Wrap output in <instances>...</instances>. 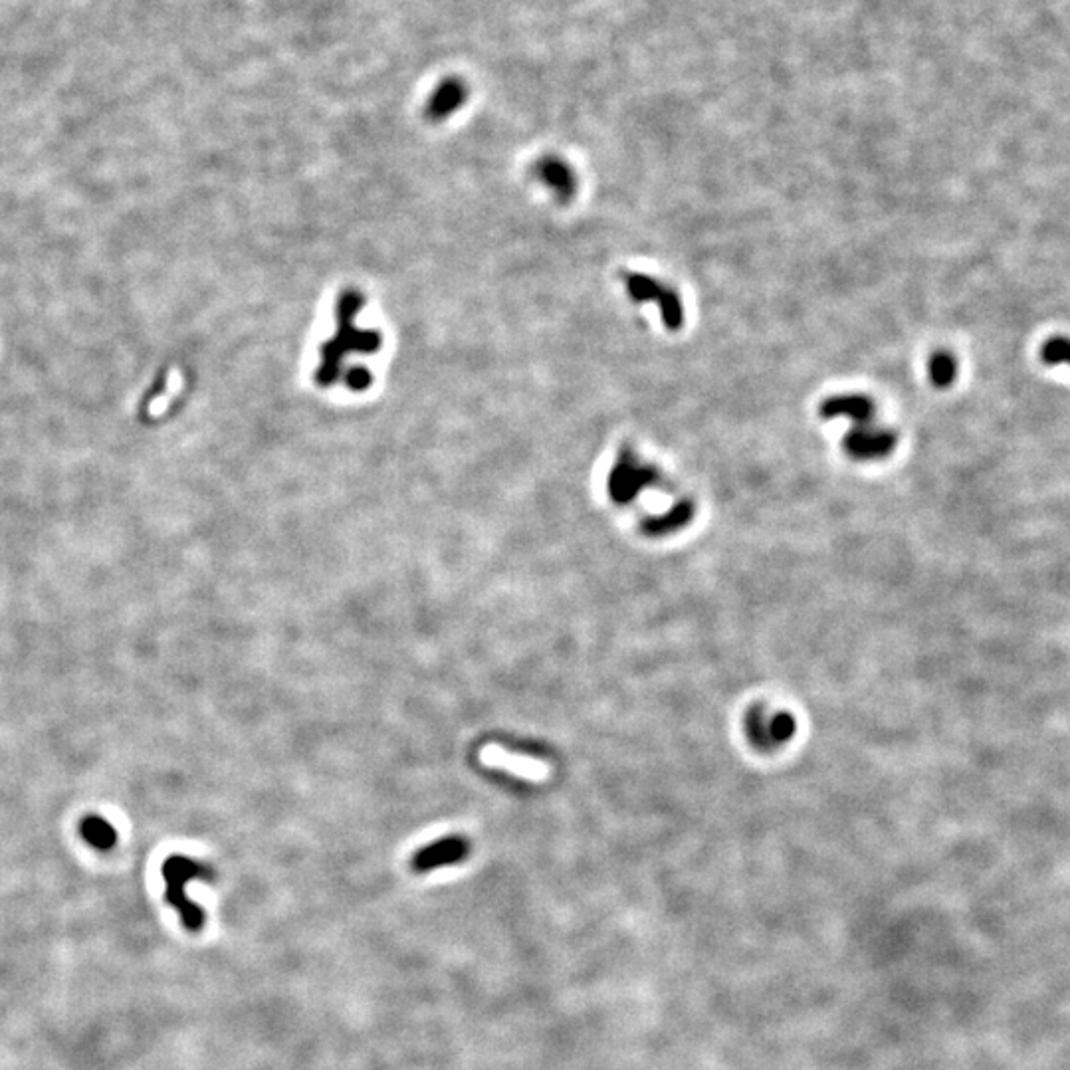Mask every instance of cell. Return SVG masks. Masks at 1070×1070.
<instances>
[{
	"label": "cell",
	"mask_w": 1070,
	"mask_h": 1070,
	"mask_svg": "<svg viewBox=\"0 0 1070 1070\" xmlns=\"http://www.w3.org/2000/svg\"><path fill=\"white\" fill-rule=\"evenodd\" d=\"M163 878L167 882L165 898L175 908V912L179 914L185 930H189L193 934L201 932L203 926H205L207 916H205L203 908L199 904H195L187 896V886L191 882H195V880L213 882V868L209 864L199 862V860L189 858V856L173 855L163 862Z\"/></svg>",
	"instance_id": "obj_1"
},
{
	"label": "cell",
	"mask_w": 1070,
	"mask_h": 1070,
	"mask_svg": "<svg viewBox=\"0 0 1070 1070\" xmlns=\"http://www.w3.org/2000/svg\"><path fill=\"white\" fill-rule=\"evenodd\" d=\"M656 480L658 472L650 464L641 462L635 452L623 450L609 476V494L617 504H629Z\"/></svg>",
	"instance_id": "obj_2"
},
{
	"label": "cell",
	"mask_w": 1070,
	"mask_h": 1070,
	"mask_svg": "<svg viewBox=\"0 0 1070 1070\" xmlns=\"http://www.w3.org/2000/svg\"><path fill=\"white\" fill-rule=\"evenodd\" d=\"M625 284H627L629 296L637 304L652 302V304L658 306L662 321L670 331H676V329L682 327V323H684V306H682L678 294L670 286H666V284H662L656 278L646 276V274H629Z\"/></svg>",
	"instance_id": "obj_3"
},
{
	"label": "cell",
	"mask_w": 1070,
	"mask_h": 1070,
	"mask_svg": "<svg viewBox=\"0 0 1070 1070\" xmlns=\"http://www.w3.org/2000/svg\"><path fill=\"white\" fill-rule=\"evenodd\" d=\"M795 728V720L785 712L753 708L746 716L749 742L763 751H771L787 744L795 736Z\"/></svg>",
	"instance_id": "obj_4"
},
{
	"label": "cell",
	"mask_w": 1070,
	"mask_h": 1070,
	"mask_svg": "<svg viewBox=\"0 0 1070 1070\" xmlns=\"http://www.w3.org/2000/svg\"><path fill=\"white\" fill-rule=\"evenodd\" d=\"M896 442H898L896 432L888 428L872 427L868 423V425H858L847 434L845 450L853 458L862 462L882 460L894 452Z\"/></svg>",
	"instance_id": "obj_5"
},
{
	"label": "cell",
	"mask_w": 1070,
	"mask_h": 1070,
	"mask_svg": "<svg viewBox=\"0 0 1070 1070\" xmlns=\"http://www.w3.org/2000/svg\"><path fill=\"white\" fill-rule=\"evenodd\" d=\"M470 849L472 847L468 839L458 835L438 839L411 856V870L417 874H427L444 866H454L470 856Z\"/></svg>",
	"instance_id": "obj_6"
},
{
	"label": "cell",
	"mask_w": 1070,
	"mask_h": 1070,
	"mask_svg": "<svg viewBox=\"0 0 1070 1070\" xmlns=\"http://www.w3.org/2000/svg\"><path fill=\"white\" fill-rule=\"evenodd\" d=\"M874 411V403L864 395H837L821 405L823 419H851L856 427L872 423Z\"/></svg>",
	"instance_id": "obj_7"
},
{
	"label": "cell",
	"mask_w": 1070,
	"mask_h": 1070,
	"mask_svg": "<svg viewBox=\"0 0 1070 1070\" xmlns=\"http://www.w3.org/2000/svg\"><path fill=\"white\" fill-rule=\"evenodd\" d=\"M482 763L492 767H502L506 771H512L526 779H543L547 775V767L541 761H535L530 757H516L498 746H488L482 749L480 755Z\"/></svg>",
	"instance_id": "obj_8"
},
{
	"label": "cell",
	"mask_w": 1070,
	"mask_h": 1070,
	"mask_svg": "<svg viewBox=\"0 0 1070 1070\" xmlns=\"http://www.w3.org/2000/svg\"><path fill=\"white\" fill-rule=\"evenodd\" d=\"M466 96H468V90L462 80L458 78L444 80L428 102V117L434 121L446 119L450 113L462 107V104L466 102Z\"/></svg>",
	"instance_id": "obj_9"
},
{
	"label": "cell",
	"mask_w": 1070,
	"mask_h": 1070,
	"mask_svg": "<svg viewBox=\"0 0 1070 1070\" xmlns=\"http://www.w3.org/2000/svg\"><path fill=\"white\" fill-rule=\"evenodd\" d=\"M537 175L541 177V181L559 197V199H569L573 197L575 193V175L573 171L569 169L567 163H563L561 159H555V157H547L539 163L537 167Z\"/></svg>",
	"instance_id": "obj_10"
},
{
	"label": "cell",
	"mask_w": 1070,
	"mask_h": 1070,
	"mask_svg": "<svg viewBox=\"0 0 1070 1070\" xmlns=\"http://www.w3.org/2000/svg\"><path fill=\"white\" fill-rule=\"evenodd\" d=\"M78 831L82 835V839L96 851H102L107 853L115 847L117 843V831L115 827L104 819L102 815H86L80 825H78Z\"/></svg>",
	"instance_id": "obj_11"
},
{
	"label": "cell",
	"mask_w": 1070,
	"mask_h": 1070,
	"mask_svg": "<svg viewBox=\"0 0 1070 1070\" xmlns=\"http://www.w3.org/2000/svg\"><path fill=\"white\" fill-rule=\"evenodd\" d=\"M694 516V506L690 502H678L668 512L648 518L644 522V532L650 535L674 534L676 530L684 528Z\"/></svg>",
	"instance_id": "obj_12"
},
{
	"label": "cell",
	"mask_w": 1070,
	"mask_h": 1070,
	"mask_svg": "<svg viewBox=\"0 0 1070 1070\" xmlns=\"http://www.w3.org/2000/svg\"><path fill=\"white\" fill-rule=\"evenodd\" d=\"M928 373H930L932 385H936L938 389H948L954 385L958 377V361L950 351H944V349L936 351L930 357Z\"/></svg>",
	"instance_id": "obj_13"
},
{
	"label": "cell",
	"mask_w": 1070,
	"mask_h": 1070,
	"mask_svg": "<svg viewBox=\"0 0 1070 1070\" xmlns=\"http://www.w3.org/2000/svg\"><path fill=\"white\" fill-rule=\"evenodd\" d=\"M1041 361L1045 365H1069L1070 367V337H1051L1041 347Z\"/></svg>",
	"instance_id": "obj_14"
}]
</instances>
